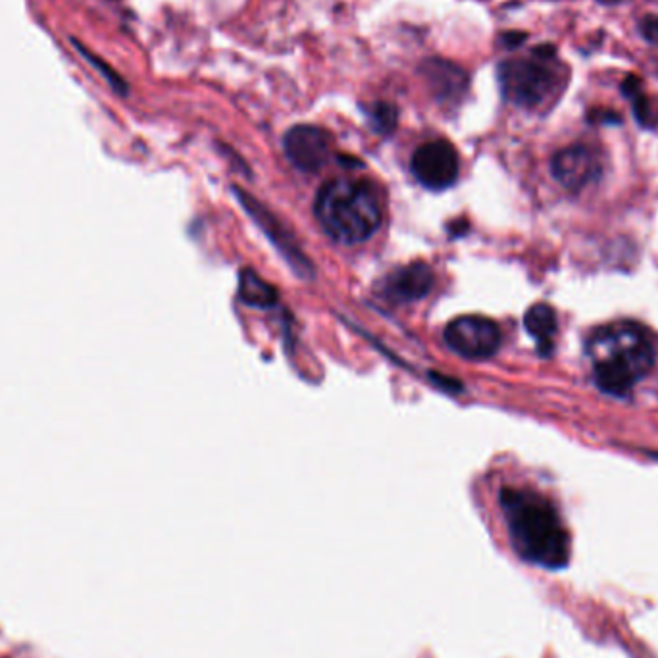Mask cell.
<instances>
[{
	"label": "cell",
	"mask_w": 658,
	"mask_h": 658,
	"mask_svg": "<svg viewBox=\"0 0 658 658\" xmlns=\"http://www.w3.org/2000/svg\"><path fill=\"white\" fill-rule=\"evenodd\" d=\"M512 547L526 562L560 570L570 562V535L557 508L545 497L507 487L501 491Z\"/></svg>",
	"instance_id": "obj_1"
},
{
	"label": "cell",
	"mask_w": 658,
	"mask_h": 658,
	"mask_svg": "<svg viewBox=\"0 0 658 658\" xmlns=\"http://www.w3.org/2000/svg\"><path fill=\"white\" fill-rule=\"evenodd\" d=\"M314 214L324 233L341 245L368 241L380 228V195L368 179L335 178L318 191Z\"/></svg>",
	"instance_id": "obj_2"
},
{
	"label": "cell",
	"mask_w": 658,
	"mask_h": 658,
	"mask_svg": "<svg viewBox=\"0 0 658 658\" xmlns=\"http://www.w3.org/2000/svg\"><path fill=\"white\" fill-rule=\"evenodd\" d=\"M597 387L612 397H628L633 385L655 366V351L639 329L614 326L589 341Z\"/></svg>",
	"instance_id": "obj_3"
},
{
	"label": "cell",
	"mask_w": 658,
	"mask_h": 658,
	"mask_svg": "<svg viewBox=\"0 0 658 658\" xmlns=\"http://www.w3.org/2000/svg\"><path fill=\"white\" fill-rule=\"evenodd\" d=\"M547 62L541 58L505 60L497 70L505 99L524 108H535L547 101L555 87V72Z\"/></svg>",
	"instance_id": "obj_4"
},
{
	"label": "cell",
	"mask_w": 658,
	"mask_h": 658,
	"mask_svg": "<svg viewBox=\"0 0 658 658\" xmlns=\"http://www.w3.org/2000/svg\"><path fill=\"white\" fill-rule=\"evenodd\" d=\"M445 341L456 355L485 360L501 347V329L485 316H460L445 329Z\"/></svg>",
	"instance_id": "obj_5"
},
{
	"label": "cell",
	"mask_w": 658,
	"mask_h": 658,
	"mask_svg": "<svg viewBox=\"0 0 658 658\" xmlns=\"http://www.w3.org/2000/svg\"><path fill=\"white\" fill-rule=\"evenodd\" d=\"M410 168L414 178L424 187L431 191H443L451 187L458 178L460 160L458 152L449 141L437 139L416 149Z\"/></svg>",
	"instance_id": "obj_6"
},
{
	"label": "cell",
	"mask_w": 658,
	"mask_h": 658,
	"mask_svg": "<svg viewBox=\"0 0 658 658\" xmlns=\"http://www.w3.org/2000/svg\"><path fill=\"white\" fill-rule=\"evenodd\" d=\"M283 151L297 170L314 174L328 164L331 135L318 126L291 127L283 137Z\"/></svg>",
	"instance_id": "obj_7"
},
{
	"label": "cell",
	"mask_w": 658,
	"mask_h": 658,
	"mask_svg": "<svg viewBox=\"0 0 658 658\" xmlns=\"http://www.w3.org/2000/svg\"><path fill=\"white\" fill-rule=\"evenodd\" d=\"M551 170L558 183L572 193L582 191L589 183L601 178V162L597 154L583 145L557 152L553 156Z\"/></svg>",
	"instance_id": "obj_8"
},
{
	"label": "cell",
	"mask_w": 658,
	"mask_h": 658,
	"mask_svg": "<svg viewBox=\"0 0 658 658\" xmlns=\"http://www.w3.org/2000/svg\"><path fill=\"white\" fill-rule=\"evenodd\" d=\"M433 272L424 262H414L383 281V295L393 303H414L433 289Z\"/></svg>",
	"instance_id": "obj_9"
},
{
	"label": "cell",
	"mask_w": 658,
	"mask_h": 658,
	"mask_svg": "<svg viewBox=\"0 0 658 658\" xmlns=\"http://www.w3.org/2000/svg\"><path fill=\"white\" fill-rule=\"evenodd\" d=\"M430 83L433 95L439 102H458L468 89V76L456 64L441 58H430L420 70Z\"/></svg>",
	"instance_id": "obj_10"
},
{
	"label": "cell",
	"mask_w": 658,
	"mask_h": 658,
	"mask_svg": "<svg viewBox=\"0 0 658 658\" xmlns=\"http://www.w3.org/2000/svg\"><path fill=\"white\" fill-rule=\"evenodd\" d=\"M524 326L537 341V351L541 356L553 353V337L557 333V312L549 304H533L526 312Z\"/></svg>",
	"instance_id": "obj_11"
},
{
	"label": "cell",
	"mask_w": 658,
	"mask_h": 658,
	"mask_svg": "<svg viewBox=\"0 0 658 658\" xmlns=\"http://www.w3.org/2000/svg\"><path fill=\"white\" fill-rule=\"evenodd\" d=\"M239 297L243 303L256 308H268L278 303V291L274 285L254 274L253 270H243L239 276Z\"/></svg>",
	"instance_id": "obj_12"
},
{
	"label": "cell",
	"mask_w": 658,
	"mask_h": 658,
	"mask_svg": "<svg viewBox=\"0 0 658 658\" xmlns=\"http://www.w3.org/2000/svg\"><path fill=\"white\" fill-rule=\"evenodd\" d=\"M366 118L370 122V126L374 127V131H378L381 135H389L395 131L397 122H399V114L397 108L389 102H374L370 106L364 108Z\"/></svg>",
	"instance_id": "obj_13"
},
{
	"label": "cell",
	"mask_w": 658,
	"mask_h": 658,
	"mask_svg": "<svg viewBox=\"0 0 658 658\" xmlns=\"http://www.w3.org/2000/svg\"><path fill=\"white\" fill-rule=\"evenodd\" d=\"M633 114L637 118V122L643 127H655L658 122L657 106L649 97H645L643 93H639L637 97H633Z\"/></svg>",
	"instance_id": "obj_14"
},
{
	"label": "cell",
	"mask_w": 658,
	"mask_h": 658,
	"mask_svg": "<svg viewBox=\"0 0 658 658\" xmlns=\"http://www.w3.org/2000/svg\"><path fill=\"white\" fill-rule=\"evenodd\" d=\"M74 45H76L77 51L81 52L87 60H89V64H93L97 70H101L102 76L106 77L108 79V83L118 91V93H126V83H124V79L122 77L118 76L116 72H112L104 62H101L97 56H93L91 52L85 51L83 47H81V43H77V41H74Z\"/></svg>",
	"instance_id": "obj_15"
},
{
	"label": "cell",
	"mask_w": 658,
	"mask_h": 658,
	"mask_svg": "<svg viewBox=\"0 0 658 658\" xmlns=\"http://www.w3.org/2000/svg\"><path fill=\"white\" fill-rule=\"evenodd\" d=\"M639 29H641V35H643L649 43H655V45H658V16H645V18L639 22Z\"/></svg>",
	"instance_id": "obj_16"
},
{
	"label": "cell",
	"mask_w": 658,
	"mask_h": 658,
	"mask_svg": "<svg viewBox=\"0 0 658 658\" xmlns=\"http://www.w3.org/2000/svg\"><path fill=\"white\" fill-rule=\"evenodd\" d=\"M589 122L593 124H622V116L612 110H593L589 112Z\"/></svg>",
	"instance_id": "obj_17"
},
{
	"label": "cell",
	"mask_w": 658,
	"mask_h": 658,
	"mask_svg": "<svg viewBox=\"0 0 658 658\" xmlns=\"http://www.w3.org/2000/svg\"><path fill=\"white\" fill-rule=\"evenodd\" d=\"M622 93H624V97H628V99L637 97V95L641 93V79L637 76L626 77L624 83H622Z\"/></svg>",
	"instance_id": "obj_18"
},
{
	"label": "cell",
	"mask_w": 658,
	"mask_h": 658,
	"mask_svg": "<svg viewBox=\"0 0 658 658\" xmlns=\"http://www.w3.org/2000/svg\"><path fill=\"white\" fill-rule=\"evenodd\" d=\"M526 39H528V35H526V33H520V31H508V33H505V35L501 37V41H503V45H505L507 49H516V47H520Z\"/></svg>",
	"instance_id": "obj_19"
},
{
	"label": "cell",
	"mask_w": 658,
	"mask_h": 658,
	"mask_svg": "<svg viewBox=\"0 0 658 658\" xmlns=\"http://www.w3.org/2000/svg\"><path fill=\"white\" fill-rule=\"evenodd\" d=\"M555 54H557V49H555V45H551V43H543V45H539V47L533 51V56H535V58H541V60H551Z\"/></svg>",
	"instance_id": "obj_20"
},
{
	"label": "cell",
	"mask_w": 658,
	"mask_h": 658,
	"mask_svg": "<svg viewBox=\"0 0 658 658\" xmlns=\"http://www.w3.org/2000/svg\"><path fill=\"white\" fill-rule=\"evenodd\" d=\"M599 2H603V4H618V2H622V0H599Z\"/></svg>",
	"instance_id": "obj_21"
}]
</instances>
